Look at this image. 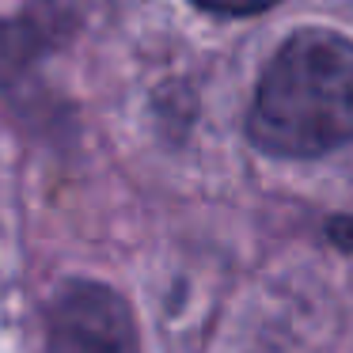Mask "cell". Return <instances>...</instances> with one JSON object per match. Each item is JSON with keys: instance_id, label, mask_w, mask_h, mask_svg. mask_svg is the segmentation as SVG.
<instances>
[{"instance_id": "1", "label": "cell", "mask_w": 353, "mask_h": 353, "mask_svg": "<svg viewBox=\"0 0 353 353\" xmlns=\"http://www.w3.org/2000/svg\"><path fill=\"white\" fill-rule=\"evenodd\" d=\"M247 137L277 160H315L353 141V42L304 27L277 46L247 110Z\"/></svg>"}, {"instance_id": "2", "label": "cell", "mask_w": 353, "mask_h": 353, "mask_svg": "<svg viewBox=\"0 0 353 353\" xmlns=\"http://www.w3.org/2000/svg\"><path fill=\"white\" fill-rule=\"evenodd\" d=\"M46 353H141L125 296L92 277L65 281L46 312Z\"/></svg>"}, {"instance_id": "3", "label": "cell", "mask_w": 353, "mask_h": 353, "mask_svg": "<svg viewBox=\"0 0 353 353\" xmlns=\"http://www.w3.org/2000/svg\"><path fill=\"white\" fill-rule=\"evenodd\" d=\"M77 23V0H34L23 16L0 23V80H16L34 57L54 50Z\"/></svg>"}, {"instance_id": "4", "label": "cell", "mask_w": 353, "mask_h": 353, "mask_svg": "<svg viewBox=\"0 0 353 353\" xmlns=\"http://www.w3.org/2000/svg\"><path fill=\"white\" fill-rule=\"evenodd\" d=\"M198 12H209V16H232V19H243V16H259V12L277 8L281 0H190Z\"/></svg>"}]
</instances>
